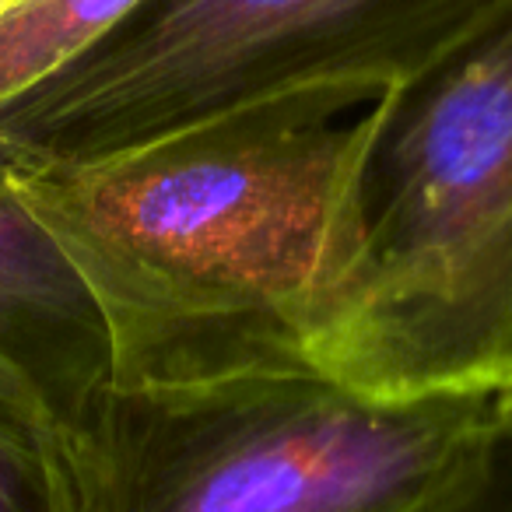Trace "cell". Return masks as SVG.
Segmentation results:
<instances>
[{"instance_id": "1", "label": "cell", "mask_w": 512, "mask_h": 512, "mask_svg": "<svg viewBox=\"0 0 512 512\" xmlns=\"http://www.w3.org/2000/svg\"><path fill=\"white\" fill-rule=\"evenodd\" d=\"M295 95L92 162L8 165L85 285L113 390L320 372L351 292L369 120Z\"/></svg>"}, {"instance_id": "2", "label": "cell", "mask_w": 512, "mask_h": 512, "mask_svg": "<svg viewBox=\"0 0 512 512\" xmlns=\"http://www.w3.org/2000/svg\"><path fill=\"white\" fill-rule=\"evenodd\" d=\"M355 292L320 372L372 397L512 386V11L365 109Z\"/></svg>"}, {"instance_id": "3", "label": "cell", "mask_w": 512, "mask_h": 512, "mask_svg": "<svg viewBox=\"0 0 512 512\" xmlns=\"http://www.w3.org/2000/svg\"><path fill=\"white\" fill-rule=\"evenodd\" d=\"M495 404L372 397L323 372L109 386L60 446L78 512H425Z\"/></svg>"}, {"instance_id": "4", "label": "cell", "mask_w": 512, "mask_h": 512, "mask_svg": "<svg viewBox=\"0 0 512 512\" xmlns=\"http://www.w3.org/2000/svg\"><path fill=\"white\" fill-rule=\"evenodd\" d=\"M509 11L512 0H141L0 106V162H92L295 95L372 106Z\"/></svg>"}, {"instance_id": "5", "label": "cell", "mask_w": 512, "mask_h": 512, "mask_svg": "<svg viewBox=\"0 0 512 512\" xmlns=\"http://www.w3.org/2000/svg\"><path fill=\"white\" fill-rule=\"evenodd\" d=\"M106 390L99 313L0 162V400L64 442Z\"/></svg>"}, {"instance_id": "6", "label": "cell", "mask_w": 512, "mask_h": 512, "mask_svg": "<svg viewBox=\"0 0 512 512\" xmlns=\"http://www.w3.org/2000/svg\"><path fill=\"white\" fill-rule=\"evenodd\" d=\"M141 0H8L0 8V106L64 71Z\"/></svg>"}, {"instance_id": "7", "label": "cell", "mask_w": 512, "mask_h": 512, "mask_svg": "<svg viewBox=\"0 0 512 512\" xmlns=\"http://www.w3.org/2000/svg\"><path fill=\"white\" fill-rule=\"evenodd\" d=\"M0 512H78L64 446L0 400Z\"/></svg>"}, {"instance_id": "8", "label": "cell", "mask_w": 512, "mask_h": 512, "mask_svg": "<svg viewBox=\"0 0 512 512\" xmlns=\"http://www.w3.org/2000/svg\"><path fill=\"white\" fill-rule=\"evenodd\" d=\"M425 512H512V407L495 404L477 453Z\"/></svg>"}, {"instance_id": "9", "label": "cell", "mask_w": 512, "mask_h": 512, "mask_svg": "<svg viewBox=\"0 0 512 512\" xmlns=\"http://www.w3.org/2000/svg\"><path fill=\"white\" fill-rule=\"evenodd\" d=\"M498 407H512V386L502 393V397H498Z\"/></svg>"}, {"instance_id": "10", "label": "cell", "mask_w": 512, "mask_h": 512, "mask_svg": "<svg viewBox=\"0 0 512 512\" xmlns=\"http://www.w3.org/2000/svg\"><path fill=\"white\" fill-rule=\"evenodd\" d=\"M4 4H8V0H0V8H4Z\"/></svg>"}]
</instances>
